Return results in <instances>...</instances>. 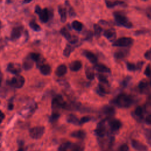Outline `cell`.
Wrapping results in <instances>:
<instances>
[{
  "mask_svg": "<svg viewBox=\"0 0 151 151\" xmlns=\"http://www.w3.org/2000/svg\"><path fill=\"white\" fill-rule=\"evenodd\" d=\"M29 55L34 61V62L36 63L37 67L39 68L40 66L44 64L45 59L40 54L37 52H31L29 54Z\"/></svg>",
  "mask_w": 151,
  "mask_h": 151,
  "instance_id": "cell-13",
  "label": "cell"
},
{
  "mask_svg": "<svg viewBox=\"0 0 151 151\" xmlns=\"http://www.w3.org/2000/svg\"><path fill=\"white\" fill-rule=\"evenodd\" d=\"M35 12L38 15L40 21L43 23L48 22L51 17V12L48 8L41 9L39 5H36Z\"/></svg>",
  "mask_w": 151,
  "mask_h": 151,
  "instance_id": "cell-3",
  "label": "cell"
},
{
  "mask_svg": "<svg viewBox=\"0 0 151 151\" xmlns=\"http://www.w3.org/2000/svg\"><path fill=\"white\" fill-rule=\"evenodd\" d=\"M24 32V27L22 25L15 26L11 32L10 39L12 41H16L19 39Z\"/></svg>",
  "mask_w": 151,
  "mask_h": 151,
  "instance_id": "cell-8",
  "label": "cell"
},
{
  "mask_svg": "<svg viewBox=\"0 0 151 151\" xmlns=\"http://www.w3.org/2000/svg\"><path fill=\"white\" fill-rule=\"evenodd\" d=\"M109 125L110 126V130L113 132H117L122 127V123L120 120L116 119L110 118L109 120Z\"/></svg>",
  "mask_w": 151,
  "mask_h": 151,
  "instance_id": "cell-11",
  "label": "cell"
},
{
  "mask_svg": "<svg viewBox=\"0 0 151 151\" xmlns=\"http://www.w3.org/2000/svg\"><path fill=\"white\" fill-rule=\"evenodd\" d=\"M145 122L147 124H151V113L148 114L146 117H145Z\"/></svg>",
  "mask_w": 151,
  "mask_h": 151,
  "instance_id": "cell-48",
  "label": "cell"
},
{
  "mask_svg": "<svg viewBox=\"0 0 151 151\" xmlns=\"http://www.w3.org/2000/svg\"><path fill=\"white\" fill-rule=\"evenodd\" d=\"M2 80H3V74H2V71L0 70V86H1V85Z\"/></svg>",
  "mask_w": 151,
  "mask_h": 151,
  "instance_id": "cell-52",
  "label": "cell"
},
{
  "mask_svg": "<svg viewBox=\"0 0 151 151\" xmlns=\"http://www.w3.org/2000/svg\"><path fill=\"white\" fill-rule=\"evenodd\" d=\"M103 112L105 115H106L107 118L110 119L114 116L116 110L115 109L111 106H105L103 108Z\"/></svg>",
  "mask_w": 151,
  "mask_h": 151,
  "instance_id": "cell-19",
  "label": "cell"
},
{
  "mask_svg": "<svg viewBox=\"0 0 151 151\" xmlns=\"http://www.w3.org/2000/svg\"><path fill=\"white\" fill-rule=\"evenodd\" d=\"M97 77L100 81V83H109L107 77L101 73H98L97 74Z\"/></svg>",
  "mask_w": 151,
  "mask_h": 151,
  "instance_id": "cell-41",
  "label": "cell"
},
{
  "mask_svg": "<svg viewBox=\"0 0 151 151\" xmlns=\"http://www.w3.org/2000/svg\"><path fill=\"white\" fill-rule=\"evenodd\" d=\"M84 145L82 143H71L69 147L64 151H84Z\"/></svg>",
  "mask_w": 151,
  "mask_h": 151,
  "instance_id": "cell-17",
  "label": "cell"
},
{
  "mask_svg": "<svg viewBox=\"0 0 151 151\" xmlns=\"http://www.w3.org/2000/svg\"><path fill=\"white\" fill-rule=\"evenodd\" d=\"M150 104H151V98L150 99Z\"/></svg>",
  "mask_w": 151,
  "mask_h": 151,
  "instance_id": "cell-57",
  "label": "cell"
},
{
  "mask_svg": "<svg viewBox=\"0 0 151 151\" xmlns=\"http://www.w3.org/2000/svg\"><path fill=\"white\" fill-rule=\"evenodd\" d=\"M65 6H66V9H67V11H68L69 15L70 17H74L76 15L74 10L68 1H65Z\"/></svg>",
  "mask_w": 151,
  "mask_h": 151,
  "instance_id": "cell-36",
  "label": "cell"
},
{
  "mask_svg": "<svg viewBox=\"0 0 151 151\" xmlns=\"http://www.w3.org/2000/svg\"><path fill=\"white\" fill-rule=\"evenodd\" d=\"M142 1H146L147 0H142Z\"/></svg>",
  "mask_w": 151,
  "mask_h": 151,
  "instance_id": "cell-58",
  "label": "cell"
},
{
  "mask_svg": "<svg viewBox=\"0 0 151 151\" xmlns=\"http://www.w3.org/2000/svg\"><path fill=\"white\" fill-rule=\"evenodd\" d=\"M67 67L65 64H61L57 67L55 70V74L58 77H62L66 74Z\"/></svg>",
  "mask_w": 151,
  "mask_h": 151,
  "instance_id": "cell-25",
  "label": "cell"
},
{
  "mask_svg": "<svg viewBox=\"0 0 151 151\" xmlns=\"http://www.w3.org/2000/svg\"><path fill=\"white\" fill-rule=\"evenodd\" d=\"M1 133H0V138H1Z\"/></svg>",
  "mask_w": 151,
  "mask_h": 151,
  "instance_id": "cell-59",
  "label": "cell"
},
{
  "mask_svg": "<svg viewBox=\"0 0 151 151\" xmlns=\"http://www.w3.org/2000/svg\"><path fill=\"white\" fill-rule=\"evenodd\" d=\"M144 64V62L143 61H139L137 62V63L136 64V70H138V71H140L142 67H143V65Z\"/></svg>",
  "mask_w": 151,
  "mask_h": 151,
  "instance_id": "cell-47",
  "label": "cell"
},
{
  "mask_svg": "<svg viewBox=\"0 0 151 151\" xmlns=\"http://www.w3.org/2000/svg\"><path fill=\"white\" fill-rule=\"evenodd\" d=\"M133 41V39L130 37H121L115 40L113 43V45L116 47H126L132 45Z\"/></svg>",
  "mask_w": 151,
  "mask_h": 151,
  "instance_id": "cell-6",
  "label": "cell"
},
{
  "mask_svg": "<svg viewBox=\"0 0 151 151\" xmlns=\"http://www.w3.org/2000/svg\"><path fill=\"white\" fill-rule=\"evenodd\" d=\"M34 63V61L32 60L30 56L28 55L23 60L22 67L26 71L29 70L33 67Z\"/></svg>",
  "mask_w": 151,
  "mask_h": 151,
  "instance_id": "cell-18",
  "label": "cell"
},
{
  "mask_svg": "<svg viewBox=\"0 0 151 151\" xmlns=\"http://www.w3.org/2000/svg\"><path fill=\"white\" fill-rule=\"evenodd\" d=\"M110 91V86L109 83H100L96 88L97 93L100 96H104Z\"/></svg>",
  "mask_w": 151,
  "mask_h": 151,
  "instance_id": "cell-10",
  "label": "cell"
},
{
  "mask_svg": "<svg viewBox=\"0 0 151 151\" xmlns=\"http://www.w3.org/2000/svg\"><path fill=\"white\" fill-rule=\"evenodd\" d=\"M138 88H139V90L141 93L145 92L147 90V88H148V82H147V81L145 79L142 80L138 84Z\"/></svg>",
  "mask_w": 151,
  "mask_h": 151,
  "instance_id": "cell-30",
  "label": "cell"
},
{
  "mask_svg": "<svg viewBox=\"0 0 151 151\" xmlns=\"http://www.w3.org/2000/svg\"><path fill=\"white\" fill-rule=\"evenodd\" d=\"M71 25H72V27L73 28V29H74L75 30L78 31H81L83 28L82 23L77 20H75V21H73Z\"/></svg>",
  "mask_w": 151,
  "mask_h": 151,
  "instance_id": "cell-34",
  "label": "cell"
},
{
  "mask_svg": "<svg viewBox=\"0 0 151 151\" xmlns=\"http://www.w3.org/2000/svg\"><path fill=\"white\" fill-rule=\"evenodd\" d=\"M60 114L59 112H52V114L50 117V122L51 123H54L56 122L60 117Z\"/></svg>",
  "mask_w": 151,
  "mask_h": 151,
  "instance_id": "cell-38",
  "label": "cell"
},
{
  "mask_svg": "<svg viewBox=\"0 0 151 151\" xmlns=\"http://www.w3.org/2000/svg\"><path fill=\"white\" fill-rule=\"evenodd\" d=\"M25 83V78L23 76L17 74L14 76L10 80V85L15 88H21Z\"/></svg>",
  "mask_w": 151,
  "mask_h": 151,
  "instance_id": "cell-7",
  "label": "cell"
},
{
  "mask_svg": "<svg viewBox=\"0 0 151 151\" xmlns=\"http://www.w3.org/2000/svg\"><path fill=\"white\" fill-rule=\"evenodd\" d=\"M94 132L96 134L100 137H103L106 136L107 134V130L106 128L104 120H101L97 124Z\"/></svg>",
  "mask_w": 151,
  "mask_h": 151,
  "instance_id": "cell-9",
  "label": "cell"
},
{
  "mask_svg": "<svg viewBox=\"0 0 151 151\" xmlns=\"http://www.w3.org/2000/svg\"><path fill=\"white\" fill-rule=\"evenodd\" d=\"M94 29L95 35L97 37H99L100 36V35H101V31H102L101 27L99 25H98V24H94Z\"/></svg>",
  "mask_w": 151,
  "mask_h": 151,
  "instance_id": "cell-39",
  "label": "cell"
},
{
  "mask_svg": "<svg viewBox=\"0 0 151 151\" xmlns=\"http://www.w3.org/2000/svg\"><path fill=\"white\" fill-rule=\"evenodd\" d=\"M145 109L143 106H137L134 111L132 113L133 117L137 120L140 122L143 119V114L145 113Z\"/></svg>",
  "mask_w": 151,
  "mask_h": 151,
  "instance_id": "cell-15",
  "label": "cell"
},
{
  "mask_svg": "<svg viewBox=\"0 0 151 151\" xmlns=\"http://www.w3.org/2000/svg\"><path fill=\"white\" fill-rule=\"evenodd\" d=\"M58 14L60 16L61 21L64 22L66 21L67 19V9L63 7L61 5H60L58 8Z\"/></svg>",
  "mask_w": 151,
  "mask_h": 151,
  "instance_id": "cell-29",
  "label": "cell"
},
{
  "mask_svg": "<svg viewBox=\"0 0 151 151\" xmlns=\"http://www.w3.org/2000/svg\"><path fill=\"white\" fill-rule=\"evenodd\" d=\"M129 54V51L127 50L121 49L117 50L114 53V57L117 60H122L126 57Z\"/></svg>",
  "mask_w": 151,
  "mask_h": 151,
  "instance_id": "cell-24",
  "label": "cell"
},
{
  "mask_svg": "<svg viewBox=\"0 0 151 151\" xmlns=\"http://www.w3.org/2000/svg\"><path fill=\"white\" fill-rule=\"evenodd\" d=\"M0 103H1V101H0Z\"/></svg>",
  "mask_w": 151,
  "mask_h": 151,
  "instance_id": "cell-61",
  "label": "cell"
},
{
  "mask_svg": "<svg viewBox=\"0 0 151 151\" xmlns=\"http://www.w3.org/2000/svg\"><path fill=\"white\" fill-rule=\"evenodd\" d=\"M113 15L116 22L119 25L123 26L127 28H131L133 27V24L128 19V18L123 12L116 11L113 13Z\"/></svg>",
  "mask_w": 151,
  "mask_h": 151,
  "instance_id": "cell-2",
  "label": "cell"
},
{
  "mask_svg": "<svg viewBox=\"0 0 151 151\" xmlns=\"http://www.w3.org/2000/svg\"><path fill=\"white\" fill-rule=\"evenodd\" d=\"M45 132V127L42 126H35L29 130V136L34 139H40Z\"/></svg>",
  "mask_w": 151,
  "mask_h": 151,
  "instance_id": "cell-5",
  "label": "cell"
},
{
  "mask_svg": "<svg viewBox=\"0 0 151 151\" xmlns=\"http://www.w3.org/2000/svg\"><path fill=\"white\" fill-rule=\"evenodd\" d=\"M1 27H2V23H1V21H0V29L1 28Z\"/></svg>",
  "mask_w": 151,
  "mask_h": 151,
  "instance_id": "cell-55",
  "label": "cell"
},
{
  "mask_svg": "<svg viewBox=\"0 0 151 151\" xmlns=\"http://www.w3.org/2000/svg\"><path fill=\"white\" fill-rule=\"evenodd\" d=\"M94 68L98 71L99 73H110L111 72L110 69L107 67L106 65L103 64H95Z\"/></svg>",
  "mask_w": 151,
  "mask_h": 151,
  "instance_id": "cell-26",
  "label": "cell"
},
{
  "mask_svg": "<svg viewBox=\"0 0 151 151\" xmlns=\"http://www.w3.org/2000/svg\"><path fill=\"white\" fill-rule=\"evenodd\" d=\"M130 77H126L124 80L122 82V85L123 86V87H126L128 83L130 82Z\"/></svg>",
  "mask_w": 151,
  "mask_h": 151,
  "instance_id": "cell-46",
  "label": "cell"
},
{
  "mask_svg": "<svg viewBox=\"0 0 151 151\" xmlns=\"http://www.w3.org/2000/svg\"><path fill=\"white\" fill-rule=\"evenodd\" d=\"M60 33L61 34V35L65 38L67 39L68 41H69L71 37H72V35L70 34V31L68 30L67 28H66L65 27H63L60 30Z\"/></svg>",
  "mask_w": 151,
  "mask_h": 151,
  "instance_id": "cell-33",
  "label": "cell"
},
{
  "mask_svg": "<svg viewBox=\"0 0 151 151\" xmlns=\"http://www.w3.org/2000/svg\"><path fill=\"white\" fill-rule=\"evenodd\" d=\"M29 27L35 31H40L41 29V28L40 27V26L38 24H37L35 21H30L29 23Z\"/></svg>",
  "mask_w": 151,
  "mask_h": 151,
  "instance_id": "cell-37",
  "label": "cell"
},
{
  "mask_svg": "<svg viewBox=\"0 0 151 151\" xmlns=\"http://www.w3.org/2000/svg\"><path fill=\"white\" fill-rule=\"evenodd\" d=\"M118 151H129V146L126 143H124L119 147Z\"/></svg>",
  "mask_w": 151,
  "mask_h": 151,
  "instance_id": "cell-44",
  "label": "cell"
},
{
  "mask_svg": "<svg viewBox=\"0 0 151 151\" xmlns=\"http://www.w3.org/2000/svg\"><path fill=\"white\" fill-rule=\"evenodd\" d=\"M6 70L12 74L17 75L21 72L22 67L19 64L10 63L8 64Z\"/></svg>",
  "mask_w": 151,
  "mask_h": 151,
  "instance_id": "cell-12",
  "label": "cell"
},
{
  "mask_svg": "<svg viewBox=\"0 0 151 151\" xmlns=\"http://www.w3.org/2000/svg\"><path fill=\"white\" fill-rule=\"evenodd\" d=\"M14 107V105L12 103H9L8 104V109L9 110H12Z\"/></svg>",
  "mask_w": 151,
  "mask_h": 151,
  "instance_id": "cell-53",
  "label": "cell"
},
{
  "mask_svg": "<svg viewBox=\"0 0 151 151\" xmlns=\"http://www.w3.org/2000/svg\"><path fill=\"white\" fill-rule=\"evenodd\" d=\"M67 121L69 123L73 124L76 126H80V119H78V117L73 114H70L67 116Z\"/></svg>",
  "mask_w": 151,
  "mask_h": 151,
  "instance_id": "cell-27",
  "label": "cell"
},
{
  "mask_svg": "<svg viewBox=\"0 0 151 151\" xmlns=\"http://www.w3.org/2000/svg\"><path fill=\"white\" fill-rule=\"evenodd\" d=\"M5 114L2 112V111L0 110V123H1L2 122V121L5 119Z\"/></svg>",
  "mask_w": 151,
  "mask_h": 151,
  "instance_id": "cell-50",
  "label": "cell"
},
{
  "mask_svg": "<svg viewBox=\"0 0 151 151\" xmlns=\"http://www.w3.org/2000/svg\"><path fill=\"white\" fill-rule=\"evenodd\" d=\"M131 145L133 148H134L137 151H147L148 148L147 147L140 142V141L136 140V139H132L131 140Z\"/></svg>",
  "mask_w": 151,
  "mask_h": 151,
  "instance_id": "cell-14",
  "label": "cell"
},
{
  "mask_svg": "<svg viewBox=\"0 0 151 151\" xmlns=\"http://www.w3.org/2000/svg\"><path fill=\"white\" fill-rule=\"evenodd\" d=\"M150 85H151V81H150Z\"/></svg>",
  "mask_w": 151,
  "mask_h": 151,
  "instance_id": "cell-60",
  "label": "cell"
},
{
  "mask_svg": "<svg viewBox=\"0 0 151 151\" xmlns=\"http://www.w3.org/2000/svg\"><path fill=\"white\" fill-rule=\"evenodd\" d=\"M74 47L72 44H68L66 45L64 51H63V55L66 57H68L70 55V54L72 52V51L74 50Z\"/></svg>",
  "mask_w": 151,
  "mask_h": 151,
  "instance_id": "cell-32",
  "label": "cell"
},
{
  "mask_svg": "<svg viewBox=\"0 0 151 151\" xmlns=\"http://www.w3.org/2000/svg\"><path fill=\"white\" fill-rule=\"evenodd\" d=\"M65 101L63 99V97L58 94L55 96L51 102V107L52 112H58V110L60 109H64Z\"/></svg>",
  "mask_w": 151,
  "mask_h": 151,
  "instance_id": "cell-4",
  "label": "cell"
},
{
  "mask_svg": "<svg viewBox=\"0 0 151 151\" xmlns=\"http://www.w3.org/2000/svg\"><path fill=\"white\" fill-rule=\"evenodd\" d=\"M40 71L42 75L48 76L51 73V68L48 64H44L39 67Z\"/></svg>",
  "mask_w": 151,
  "mask_h": 151,
  "instance_id": "cell-28",
  "label": "cell"
},
{
  "mask_svg": "<svg viewBox=\"0 0 151 151\" xmlns=\"http://www.w3.org/2000/svg\"><path fill=\"white\" fill-rule=\"evenodd\" d=\"M113 103L118 107L127 108L129 107L134 102L133 97L126 93H121L118 95L113 101Z\"/></svg>",
  "mask_w": 151,
  "mask_h": 151,
  "instance_id": "cell-1",
  "label": "cell"
},
{
  "mask_svg": "<svg viewBox=\"0 0 151 151\" xmlns=\"http://www.w3.org/2000/svg\"><path fill=\"white\" fill-rule=\"evenodd\" d=\"M106 4L108 8H113L116 6H126L127 4L126 2L121 1H111L109 0H106Z\"/></svg>",
  "mask_w": 151,
  "mask_h": 151,
  "instance_id": "cell-22",
  "label": "cell"
},
{
  "mask_svg": "<svg viewBox=\"0 0 151 151\" xmlns=\"http://www.w3.org/2000/svg\"><path fill=\"white\" fill-rule=\"evenodd\" d=\"M91 119H92L91 116H84L80 119V124L82 125V124H83L86 123H87V122H90Z\"/></svg>",
  "mask_w": 151,
  "mask_h": 151,
  "instance_id": "cell-40",
  "label": "cell"
},
{
  "mask_svg": "<svg viewBox=\"0 0 151 151\" xmlns=\"http://www.w3.org/2000/svg\"><path fill=\"white\" fill-rule=\"evenodd\" d=\"M144 57L147 60H151V48L149 50L146 51V52L144 54Z\"/></svg>",
  "mask_w": 151,
  "mask_h": 151,
  "instance_id": "cell-45",
  "label": "cell"
},
{
  "mask_svg": "<svg viewBox=\"0 0 151 151\" xmlns=\"http://www.w3.org/2000/svg\"><path fill=\"white\" fill-rule=\"evenodd\" d=\"M81 67H82L81 62L79 60L73 61L69 64V68L73 71H77L80 70Z\"/></svg>",
  "mask_w": 151,
  "mask_h": 151,
  "instance_id": "cell-23",
  "label": "cell"
},
{
  "mask_svg": "<svg viewBox=\"0 0 151 151\" xmlns=\"http://www.w3.org/2000/svg\"><path fill=\"white\" fill-rule=\"evenodd\" d=\"M71 136L80 140H83L86 137V133L83 130H77L71 132L70 134Z\"/></svg>",
  "mask_w": 151,
  "mask_h": 151,
  "instance_id": "cell-20",
  "label": "cell"
},
{
  "mask_svg": "<svg viewBox=\"0 0 151 151\" xmlns=\"http://www.w3.org/2000/svg\"><path fill=\"white\" fill-rule=\"evenodd\" d=\"M18 151H24V150H22V149H19V150H18Z\"/></svg>",
  "mask_w": 151,
  "mask_h": 151,
  "instance_id": "cell-56",
  "label": "cell"
},
{
  "mask_svg": "<svg viewBox=\"0 0 151 151\" xmlns=\"http://www.w3.org/2000/svg\"><path fill=\"white\" fill-rule=\"evenodd\" d=\"M126 67H127V68L128 69V70H129L130 71H134L136 70V67L135 64L129 63V62H127L126 63Z\"/></svg>",
  "mask_w": 151,
  "mask_h": 151,
  "instance_id": "cell-42",
  "label": "cell"
},
{
  "mask_svg": "<svg viewBox=\"0 0 151 151\" xmlns=\"http://www.w3.org/2000/svg\"><path fill=\"white\" fill-rule=\"evenodd\" d=\"M144 134L147 143L151 146V129H146L144 131Z\"/></svg>",
  "mask_w": 151,
  "mask_h": 151,
  "instance_id": "cell-35",
  "label": "cell"
},
{
  "mask_svg": "<svg viewBox=\"0 0 151 151\" xmlns=\"http://www.w3.org/2000/svg\"><path fill=\"white\" fill-rule=\"evenodd\" d=\"M32 0H24V3L25 4H28L30 2H31Z\"/></svg>",
  "mask_w": 151,
  "mask_h": 151,
  "instance_id": "cell-54",
  "label": "cell"
},
{
  "mask_svg": "<svg viewBox=\"0 0 151 151\" xmlns=\"http://www.w3.org/2000/svg\"><path fill=\"white\" fill-rule=\"evenodd\" d=\"M83 54L89 60L90 63L93 64H96L97 61V58L94 53L88 50H84Z\"/></svg>",
  "mask_w": 151,
  "mask_h": 151,
  "instance_id": "cell-21",
  "label": "cell"
},
{
  "mask_svg": "<svg viewBox=\"0 0 151 151\" xmlns=\"http://www.w3.org/2000/svg\"><path fill=\"white\" fill-rule=\"evenodd\" d=\"M86 77L90 80H92L95 77V73L94 71V69L91 67H87L86 68Z\"/></svg>",
  "mask_w": 151,
  "mask_h": 151,
  "instance_id": "cell-31",
  "label": "cell"
},
{
  "mask_svg": "<svg viewBox=\"0 0 151 151\" xmlns=\"http://www.w3.org/2000/svg\"><path fill=\"white\" fill-rule=\"evenodd\" d=\"M146 13L147 17L151 19V6H149L146 9Z\"/></svg>",
  "mask_w": 151,
  "mask_h": 151,
  "instance_id": "cell-49",
  "label": "cell"
},
{
  "mask_svg": "<svg viewBox=\"0 0 151 151\" xmlns=\"http://www.w3.org/2000/svg\"><path fill=\"white\" fill-rule=\"evenodd\" d=\"M103 35L110 41L114 42L116 40V32L114 28H111L105 30L103 33Z\"/></svg>",
  "mask_w": 151,
  "mask_h": 151,
  "instance_id": "cell-16",
  "label": "cell"
},
{
  "mask_svg": "<svg viewBox=\"0 0 151 151\" xmlns=\"http://www.w3.org/2000/svg\"><path fill=\"white\" fill-rule=\"evenodd\" d=\"M144 73L147 77H150L151 76V65L150 64H148L146 66L145 70L144 71Z\"/></svg>",
  "mask_w": 151,
  "mask_h": 151,
  "instance_id": "cell-43",
  "label": "cell"
},
{
  "mask_svg": "<svg viewBox=\"0 0 151 151\" xmlns=\"http://www.w3.org/2000/svg\"><path fill=\"white\" fill-rule=\"evenodd\" d=\"M146 31H145V30H137V31H136V32H135V35H140V34H145V32H146Z\"/></svg>",
  "mask_w": 151,
  "mask_h": 151,
  "instance_id": "cell-51",
  "label": "cell"
}]
</instances>
